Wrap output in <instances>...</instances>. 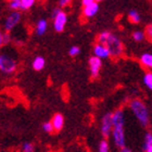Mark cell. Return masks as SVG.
Returning a JSON list of instances; mask_svg holds the SVG:
<instances>
[{
    "label": "cell",
    "instance_id": "obj_1",
    "mask_svg": "<svg viewBox=\"0 0 152 152\" xmlns=\"http://www.w3.org/2000/svg\"><path fill=\"white\" fill-rule=\"evenodd\" d=\"M97 41L99 44L105 45L109 48V50L111 52L112 58H120L124 53V45L120 38L116 35H114L113 33L104 31V32L100 33L97 37Z\"/></svg>",
    "mask_w": 152,
    "mask_h": 152
},
{
    "label": "cell",
    "instance_id": "obj_2",
    "mask_svg": "<svg viewBox=\"0 0 152 152\" xmlns=\"http://www.w3.org/2000/svg\"><path fill=\"white\" fill-rule=\"evenodd\" d=\"M129 109L130 111L133 112L135 115L136 120L138 121V123L142 127L147 128L150 124V113L149 109L147 107V104L141 100V99L135 98L133 100H130L129 102Z\"/></svg>",
    "mask_w": 152,
    "mask_h": 152
},
{
    "label": "cell",
    "instance_id": "obj_3",
    "mask_svg": "<svg viewBox=\"0 0 152 152\" xmlns=\"http://www.w3.org/2000/svg\"><path fill=\"white\" fill-rule=\"evenodd\" d=\"M18 69V61L8 53L0 54V72L3 74H13Z\"/></svg>",
    "mask_w": 152,
    "mask_h": 152
},
{
    "label": "cell",
    "instance_id": "obj_4",
    "mask_svg": "<svg viewBox=\"0 0 152 152\" xmlns=\"http://www.w3.org/2000/svg\"><path fill=\"white\" fill-rule=\"evenodd\" d=\"M124 127H125V125H116V126H113V129H112L113 142L115 147L118 149H122L126 146V137H125Z\"/></svg>",
    "mask_w": 152,
    "mask_h": 152
},
{
    "label": "cell",
    "instance_id": "obj_5",
    "mask_svg": "<svg viewBox=\"0 0 152 152\" xmlns=\"http://www.w3.org/2000/svg\"><path fill=\"white\" fill-rule=\"evenodd\" d=\"M112 129H113V121H112V113L108 112V113L103 114V116L101 118V124H100V133H101L102 137L108 139L109 137L112 135Z\"/></svg>",
    "mask_w": 152,
    "mask_h": 152
},
{
    "label": "cell",
    "instance_id": "obj_6",
    "mask_svg": "<svg viewBox=\"0 0 152 152\" xmlns=\"http://www.w3.org/2000/svg\"><path fill=\"white\" fill-rule=\"evenodd\" d=\"M21 19H22V14H21L20 11H12L9 15L7 16L6 20H4V23H3V29H4V32H8V33L11 32L21 22Z\"/></svg>",
    "mask_w": 152,
    "mask_h": 152
},
{
    "label": "cell",
    "instance_id": "obj_7",
    "mask_svg": "<svg viewBox=\"0 0 152 152\" xmlns=\"http://www.w3.org/2000/svg\"><path fill=\"white\" fill-rule=\"evenodd\" d=\"M88 64H89V71H90L91 77L92 78H97L99 76V74H100V71H101L102 60L100 58L96 57V56H92V57L89 58Z\"/></svg>",
    "mask_w": 152,
    "mask_h": 152
},
{
    "label": "cell",
    "instance_id": "obj_8",
    "mask_svg": "<svg viewBox=\"0 0 152 152\" xmlns=\"http://www.w3.org/2000/svg\"><path fill=\"white\" fill-rule=\"evenodd\" d=\"M67 23V14L64 12L63 10H61L60 13L58 14L53 19V29L57 33H62L66 26Z\"/></svg>",
    "mask_w": 152,
    "mask_h": 152
},
{
    "label": "cell",
    "instance_id": "obj_9",
    "mask_svg": "<svg viewBox=\"0 0 152 152\" xmlns=\"http://www.w3.org/2000/svg\"><path fill=\"white\" fill-rule=\"evenodd\" d=\"M94 56L96 57L100 58V59H109V58H111V52L109 50V48L105 46V45H102V44H97L94 46Z\"/></svg>",
    "mask_w": 152,
    "mask_h": 152
},
{
    "label": "cell",
    "instance_id": "obj_10",
    "mask_svg": "<svg viewBox=\"0 0 152 152\" xmlns=\"http://www.w3.org/2000/svg\"><path fill=\"white\" fill-rule=\"evenodd\" d=\"M99 11V2H92L90 4H87L83 8V16L86 19H90L95 16Z\"/></svg>",
    "mask_w": 152,
    "mask_h": 152
},
{
    "label": "cell",
    "instance_id": "obj_11",
    "mask_svg": "<svg viewBox=\"0 0 152 152\" xmlns=\"http://www.w3.org/2000/svg\"><path fill=\"white\" fill-rule=\"evenodd\" d=\"M51 123L54 128V132H61L64 126V117L61 113H56L51 118Z\"/></svg>",
    "mask_w": 152,
    "mask_h": 152
},
{
    "label": "cell",
    "instance_id": "obj_12",
    "mask_svg": "<svg viewBox=\"0 0 152 152\" xmlns=\"http://www.w3.org/2000/svg\"><path fill=\"white\" fill-rule=\"evenodd\" d=\"M48 31V21L46 19H40L38 20V22L36 23L35 27V33L37 36H42L46 34Z\"/></svg>",
    "mask_w": 152,
    "mask_h": 152
},
{
    "label": "cell",
    "instance_id": "obj_13",
    "mask_svg": "<svg viewBox=\"0 0 152 152\" xmlns=\"http://www.w3.org/2000/svg\"><path fill=\"white\" fill-rule=\"evenodd\" d=\"M46 66V59L41 56H37L34 58V60L32 62V67L34 71H42Z\"/></svg>",
    "mask_w": 152,
    "mask_h": 152
},
{
    "label": "cell",
    "instance_id": "obj_14",
    "mask_svg": "<svg viewBox=\"0 0 152 152\" xmlns=\"http://www.w3.org/2000/svg\"><path fill=\"white\" fill-rule=\"evenodd\" d=\"M139 61L142 66H145L146 69H149V70H152V53H149V52L142 53L140 56Z\"/></svg>",
    "mask_w": 152,
    "mask_h": 152
},
{
    "label": "cell",
    "instance_id": "obj_15",
    "mask_svg": "<svg viewBox=\"0 0 152 152\" xmlns=\"http://www.w3.org/2000/svg\"><path fill=\"white\" fill-rule=\"evenodd\" d=\"M128 21H129L130 23H133V24H138V23H140L141 16H140V14L138 13V11H136V10H130L129 12H128Z\"/></svg>",
    "mask_w": 152,
    "mask_h": 152
},
{
    "label": "cell",
    "instance_id": "obj_16",
    "mask_svg": "<svg viewBox=\"0 0 152 152\" xmlns=\"http://www.w3.org/2000/svg\"><path fill=\"white\" fill-rule=\"evenodd\" d=\"M152 146V133L151 132H147L145 134V139H143V145H142V151L146 152L149 147Z\"/></svg>",
    "mask_w": 152,
    "mask_h": 152
},
{
    "label": "cell",
    "instance_id": "obj_17",
    "mask_svg": "<svg viewBox=\"0 0 152 152\" xmlns=\"http://www.w3.org/2000/svg\"><path fill=\"white\" fill-rule=\"evenodd\" d=\"M142 82L147 88L152 91V72L151 71H148V72H146V73L143 74Z\"/></svg>",
    "mask_w": 152,
    "mask_h": 152
},
{
    "label": "cell",
    "instance_id": "obj_18",
    "mask_svg": "<svg viewBox=\"0 0 152 152\" xmlns=\"http://www.w3.org/2000/svg\"><path fill=\"white\" fill-rule=\"evenodd\" d=\"M37 0H21V11H27L32 9Z\"/></svg>",
    "mask_w": 152,
    "mask_h": 152
},
{
    "label": "cell",
    "instance_id": "obj_19",
    "mask_svg": "<svg viewBox=\"0 0 152 152\" xmlns=\"http://www.w3.org/2000/svg\"><path fill=\"white\" fill-rule=\"evenodd\" d=\"M132 38L136 42H141L142 40L146 39V35H145V32H142V31H135L132 34Z\"/></svg>",
    "mask_w": 152,
    "mask_h": 152
},
{
    "label": "cell",
    "instance_id": "obj_20",
    "mask_svg": "<svg viewBox=\"0 0 152 152\" xmlns=\"http://www.w3.org/2000/svg\"><path fill=\"white\" fill-rule=\"evenodd\" d=\"M98 152H110V143L105 138L99 142L98 146Z\"/></svg>",
    "mask_w": 152,
    "mask_h": 152
},
{
    "label": "cell",
    "instance_id": "obj_21",
    "mask_svg": "<svg viewBox=\"0 0 152 152\" xmlns=\"http://www.w3.org/2000/svg\"><path fill=\"white\" fill-rule=\"evenodd\" d=\"M9 2V8L12 11H20L21 10V0H7Z\"/></svg>",
    "mask_w": 152,
    "mask_h": 152
},
{
    "label": "cell",
    "instance_id": "obj_22",
    "mask_svg": "<svg viewBox=\"0 0 152 152\" xmlns=\"http://www.w3.org/2000/svg\"><path fill=\"white\" fill-rule=\"evenodd\" d=\"M21 150H22V152H34L35 151V145L31 141H25L22 145Z\"/></svg>",
    "mask_w": 152,
    "mask_h": 152
},
{
    "label": "cell",
    "instance_id": "obj_23",
    "mask_svg": "<svg viewBox=\"0 0 152 152\" xmlns=\"http://www.w3.org/2000/svg\"><path fill=\"white\" fill-rule=\"evenodd\" d=\"M41 128H42V130H44L46 134L54 133V128H53V126H52L51 121H49V122H45V123L41 125Z\"/></svg>",
    "mask_w": 152,
    "mask_h": 152
},
{
    "label": "cell",
    "instance_id": "obj_24",
    "mask_svg": "<svg viewBox=\"0 0 152 152\" xmlns=\"http://www.w3.org/2000/svg\"><path fill=\"white\" fill-rule=\"evenodd\" d=\"M79 53H80V48H79L78 46H72V47L69 49V56L72 58L77 57Z\"/></svg>",
    "mask_w": 152,
    "mask_h": 152
},
{
    "label": "cell",
    "instance_id": "obj_25",
    "mask_svg": "<svg viewBox=\"0 0 152 152\" xmlns=\"http://www.w3.org/2000/svg\"><path fill=\"white\" fill-rule=\"evenodd\" d=\"M145 35H146L147 40L152 44V23L151 24H148V25L146 26V29H145Z\"/></svg>",
    "mask_w": 152,
    "mask_h": 152
},
{
    "label": "cell",
    "instance_id": "obj_26",
    "mask_svg": "<svg viewBox=\"0 0 152 152\" xmlns=\"http://www.w3.org/2000/svg\"><path fill=\"white\" fill-rule=\"evenodd\" d=\"M2 40H3V45H8L11 41V35H10V33L8 32H4L2 35Z\"/></svg>",
    "mask_w": 152,
    "mask_h": 152
},
{
    "label": "cell",
    "instance_id": "obj_27",
    "mask_svg": "<svg viewBox=\"0 0 152 152\" xmlns=\"http://www.w3.org/2000/svg\"><path fill=\"white\" fill-rule=\"evenodd\" d=\"M72 1H73V0H59V7H60V8H65V7H67L69 4H71Z\"/></svg>",
    "mask_w": 152,
    "mask_h": 152
},
{
    "label": "cell",
    "instance_id": "obj_28",
    "mask_svg": "<svg viewBox=\"0 0 152 152\" xmlns=\"http://www.w3.org/2000/svg\"><path fill=\"white\" fill-rule=\"evenodd\" d=\"M62 10V8H60V7H58V8H54L53 10H52V12H51V18H52V20L56 18V16L60 13V11Z\"/></svg>",
    "mask_w": 152,
    "mask_h": 152
},
{
    "label": "cell",
    "instance_id": "obj_29",
    "mask_svg": "<svg viewBox=\"0 0 152 152\" xmlns=\"http://www.w3.org/2000/svg\"><path fill=\"white\" fill-rule=\"evenodd\" d=\"M96 0H82V4H83V7H85V6H87V4H90V3H92V2H95Z\"/></svg>",
    "mask_w": 152,
    "mask_h": 152
},
{
    "label": "cell",
    "instance_id": "obj_30",
    "mask_svg": "<svg viewBox=\"0 0 152 152\" xmlns=\"http://www.w3.org/2000/svg\"><path fill=\"white\" fill-rule=\"evenodd\" d=\"M2 35H3V33H2V31H1V29H0V49H1V48H2V46H3Z\"/></svg>",
    "mask_w": 152,
    "mask_h": 152
},
{
    "label": "cell",
    "instance_id": "obj_31",
    "mask_svg": "<svg viewBox=\"0 0 152 152\" xmlns=\"http://www.w3.org/2000/svg\"><path fill=\"white\" fill-rule=\"evenodd\" d=\"M120 152H133L129 148H127V147H124L122 149H120Z\"/></svg>",
    "mask_w": 152,
    "mask_h": 152
},
{
    "label": "cell",
    "instance_id": "obj_32",
    "mask_svg": "<svg viewBox=\"0 0 152 152\" xmlns=\"http://www.w3.org/2000/svg\"><path fill=\"white\" fill-rule=\"evenodd\" d=\"M146 152H152V146L149 147V148H148V150H147Z\"/></svg>",
    "mask_w": 152,
    "mask_h": 152
},
{
    "label": "cell",
    "instance_id": "obj_33",
    "mask_svg": "<svg viewBox=\"0 0 152 152\" xmlns=\"http://www.w3.org/2000/svg\"><path fill=\"white\" fill-rule=\"evenodd\" d=\"M101 1H103V0H96V2H101Z\"/></svg>",
    "mask_w": 152,
    "mask_h": 152
},
{
    "label": "cell",
    "instance_id": "obj_34",
    "mask_svg": "<svg viewBox=\"0 0 152 152\" xmlns=\"http://www.w3.org/2000/svg\"><path fill=\"white\" fill-rule=\"evenodd\" d=\"M37 1H44V0H37Z\"/></svg>",
    "mask_w": 152,
    "mask_h": 152
}]
</instances>
